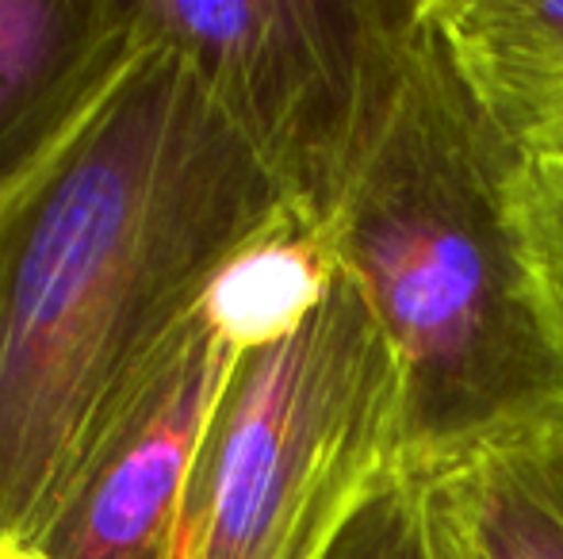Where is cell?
<instances>
[{
	"label": "cell",
	"mask_w": 563,
	"mask_h": 559,
	"mask_svg": "<svg viewBox=\"0 0 563 559\" xmlns=\"http://www.w3.org/2000/svg\"><path fill=\"white\" fill-rule=\"evenodd\" d=\"M296 211L134 0L123 51L0 180V537L62 529L162 403L211 280Z\"/></svg>",
	"instance_id": "cell-1"
},
{
	"label": "cell",
	"mask_w": 563,
	"mask_h": 559,
	"mask_svg": "<svg viewBox=\"0 0 563 559\" xmlns=\"http://www.w3.org/2000/svg\"><path fill=\"white\" fill-rule=\"evenodd\" d=\"M518 165L422 0L391 104L322 223L399 357L410 468L563 418V349L518 231Z\"/></svg>",
	"instance_id": "cell-2"
},
{
	"label": "cell",
	"mask_w": 563,
	"mask_h": 559,
	"mask_svg": "<svg viewBox=\"0 0 563 559\" xmlns=\"http://www.w3.org/2000/svg\"><path fill=\"white\" fill-rule=\"evenodd\" d=\"M402 463L399 357L338 272L296 334L238 368L196 468L180 559H327Z\"/></svg>",
	"instance_id": "cell-3"
},
{
	"label": "cell",
	"mask_w": 563,
	"mask_h": 559,
	"mask_svg": "<svg viewBox=\"0 0 563 559\" xmlns=\"http://www.w3.org/2000/svg\"><path fill=\"white\" fill-rule=\"evenodd\" d=\"M296 208L327 223L395 97L422 0H139Z\"/></svg>",
	"instance_id": "cell-4"
},
{
	"label": "cell",
	"mask_w": 563,
	"mask_h": 559,
	"mask_svg": "<svg viewBox=\"0 0 563 559\" xmlns=\"http://www.w3.org/2000/svg\"><path fill=\"white\" fill-rule=\"evenodd\" d=\"M250 353L200 311L162 403L126 437L74 514L43 545L54 559H180L203 445Z\"/></svg>",
	"instance_id": "cell-5"
},
{
	"label": "cell",
	"mask_w": 563,
	"mask_h": 559,
	"mask_svg": "<svg viewBox=\"0 0 563 559\" xmlns=\"http://www.w3.org/2000/svg\"><path fill=\"white\" fill-rule=\"evenodd\" d=\"M418 471L438 559H563V418Z\"/></svg>",
	"instance_id": "cell-6"
},
{
	"label": "cell",
	"mask_w": 563,
	"mask_h": 559,
	"mask_svg": "<svg viewBox=\"0 0 563 559\" xmlns=\"http://www.w3.org/2000/svg\"><path fill=\"white\" fill-rule=\"evenodd\" d=\"M452 66L521 157H563V0H426Z\"/></svg>",
	"instance_id": "cell-7"
},
{
	"label": "cell",
	"mask_w": 563,
	"mask_h": 559,
	"mask_svg": "<svg viewBox=\"0 0 563 559\" xmlns=\"http://www.w3.org/2000/svg\"><path fill=\"white\" fill-rule=\"evenodd\" d=\"M134 27V0H0V180L74 112Z\"/></svg>",
	"instance_id": "cell-8"
},
{
	"label": "cell",
	"mask_w": 563,
	"mask_h": 559,
	"mask_svg": "<svg viewBox=\"0 0 563 559\" xmlns=\"http://www.w3.org/2000/svg\"><path fill=\"white\" fill-rule=\"evenodd\" d=\"M338 272L327 226L296 211L223 265L200 311L227 342L242 353H257L296 334L334 288Z\"/></svg>",
	"instance_id": "cell-9"
},
{
	"label": "cell",
	"mask_w": 563,
	"mask_h": 559,
	"mask_svg": "<svg viewBox=\"0 0 563 559\" xmlns=\"http://www.w3.org/2000/svg\"><path fill=\"white\" fill-rule=\"evenodd\" d=\"M327 559H438L426 514L422 471L402 463L356 510Z\"/></svg>",
	"instance_id": "cell-10"
},
{
	"label": "cell",
	"mask_w": 563,
	"mask_h": 559,
	"mask_svg": "<svg viewBox=\"0 0 563 559\" xmlns=\"http://www.w3.org/2000/svg\"><path fill=\"white\" fill-rule=\"evenodd\" d=\"M514 208L544 314L563 349V157H521Z\"/></svg>",
	"instance_id": "cell-11"
},
{
	"label": "cell",
	"mask_w": 563,
	"mask_h": 559,
	"mask_svg": "<svg viewBox=\"0 0 563 559\" xmlns=\"http://www.w3.org/2000/svg\"><path fill=\"white\" fill-rule=\"evenodd\" d=\"M0 559H54V556L35 545H20L12 537H0Z\"/></svg>",
	"instance_id": "cell-12"
}]
</instances>
